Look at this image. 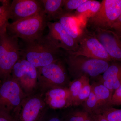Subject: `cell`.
Returning <instances> with one entry per match:
<instances>
[{
  "mask_svg": "<svg viewBox=\"0 0 121 121\" xmlns=\"http://www.w3.org/2000/svg\"><path fill=\"white\" fill-rule=\"evenodd\" d=\"M21 57L37 69L63 58L65 52L47 35H43L31 41L24 42L23 47L21 48Z\"/></svg>",
  "mask_w": 121,
  "mask_h": 121,
  "instance_id": "1",
  "label": "cell"
},
{
  "mask_svg": "<svg viewBox=\"0 0 121 121\" xmlns=\"http://www.w3.org/2000/svg\"><path fill=\"white\" fill-rule=\"evenodd\" d=\"M63 59L69 75L73 79L83 76L95 78L105 71L111 62L75 55L65 51Z\"/></svg>",
  "mask_w": 121,
  "mask_h": 121,
  "instance_id": "2",
  "label": "cell"
},
{
  "mask_svg": "<svg viewBox=\"0 0 121 121\" xmlns=\"http://www.w3.org/2000/svg\"><path fill=\"white\" fill-rule=\"evenodd\" d=\"M48 22L44 10L35 16L9 23L7 32L23 42L30 41L43 35Z\"/></svg>",
  "mask_w": 121,
  "mask_h": 121,
  "instance_id": "3",
  "label": "cell"
},
{
  "mask_svg": "<svg viewBox=\"0 0 121 121\" xmlns=\"http://www.w3.org/2000/svg\"><path fill=\"white\" fill-rule=\"evenodd\" d=\"M37 71L38 89L41 93L52 88L68 87L71 82L63 58L37 68Z\"/></svg>",
  "mask_w": 121,
  "mask_h": 121,
  "instance_id": "4",
  "label": "cell"
},
{
  "mask_svg": "<svg viewBox=\"0 0 121 121\" xmlns=\"http://www.w3.org/2000/svg\"><path fill=\"white\" fill-rule=\"evenodd\" d=\"M21 56L19 39L9 35L7 30L0 33V79L11 75L13 66Z\"/></svg>",
  "mask_w": 121,
  "mask_h": 121,
  "instance_id": "5",
  "label": "cell"
},
{
  "mask_svg": "<svg viewBox=\"0 0 121 121\" xmlns=\"http://www.w3.org/2000/svg\"><path fill=\"white\" fill-rule=\"evenodd\" d=\"M121 14V0H103L95 15L87 18L84 25L90 30H110Z\"/></svg>",
  "mask_w": 121,
  "mask_h": 121,
  "instance_id": "6",
  "label": "cell"
},
{
  "mask_svg": "<svg viewBox=\"0 0 121 121\" xmlns=\"http://www.w3.org/2000/svg\"><path fill=\"white\" fill-rule=\"evenodd\" d=\"M48 107L40 92L27 96L11 115L14 121H41Z\"/></svg>",
  "mask_w": 121,
  "mask_h": 121,
  "instance_id": "7",
  "label": "cell"
},
{
  "mask_svg": "<svg viewBox=\"0 0 121 121\" xmlns=\"http://www.w3.org/2000/svg\"><path fill=\"white\" fill-rule=\"evenodd\" d=\"M78 43V48L76 51L68 52L75 55L83 56L107 62H113L97 38L94 32L87 28L85 25Z\"/></svg>",
  "mask_w": 121,
  "mask_h": 121,
  "instance_id": "8",
  "label": "cell"
},
{
  "mask_svg": "<svg viewBox=\"0 0 121 121\" xmlns=\"http://www.w3.org/2000/svg\"><path fill=\"white\" fill-rule=\"evenodd\" d=\"M11 76L27 96L37 93L39 90L37 69L25 59L21 57L15 64Z\"/></svg>",
  "mask_w": 121,
  "mask_h": 121,
  "instance_id": "9",
  "label": "cell"
},
{
  "mask_svg": "<svg viewBox=\"0 0 121 121\" xmlns=\"http://www.w3.org/2000/svg\"><path fill=\"white\" fill-rule=\"evenodd\" d=\"M27 96L10 75L0 87V111L11 116Z\"/></svg>",
  "mask_w": 121,
  "mask_h": 121,
  "instance_id": "10",
  "label": "cell"
},
{
  "mask_svg": "<svg viewBox=\"0 0 121 121\" xmlns=\"http://www.w3.org/2000/svg\"><path fill=\"white\" fill-rule=\"evenodd\" d=\"M44 10L41 0H13L9 10V19L12 22H15L37 15Z\"/></svg>",
  "mask_w": 121,
  "mask_h": 121,
  "instance_id": "11",
  "label": "cell"
},
{
  "mask_svg": "<svg viewBox=\"0 0 121 121\" xmlns=\"http://www.w3.org/2000/svg\"><path fill=\"white\" fill-rule=\"evenodd\" d=\"M47 27L49 29L48 36L58 47L68 52L77 51L78 42L68 33L58 21L48 22Z\"/></svg>",
  "mask_w": 121,
  "mask_h": 121,
  "instance_id": "12",
  "label": "cell"
},
{
  "mask_svg": "<svg viewBox=\"0 0 121 121\" xmlns=\"http://www.w3.org/2000/svg\"><path fill=\"white\" fill-rule=\"evenodd\" d=\"M93 31L113 61L121 62V37L111 29H98Z\"/></svg>",
  "mask_w": 121,
  "mask_h": 121,
  "instance_id": "13",
  "label": "cell"
},
{
  "mask_svg": "<svg viewBox=\"0 0 121 121\" xmlns=\"http://www.w3.org/2000/svg\"><path fill=\"white\" fill-rule=\"evenodd\" d=\"M42 94L45 103L51 109H59L71 106L68 87L52 88Z\"/></svg>",
  "mask_w": 121,
  "mask_h": 121,
  "instance_id": "14",
  "label": "cell"
},
{
  "mask_svg": "<svg viewBox=\"0 0 121 121\" xmlns=\"http://www.w3.org/2000/svg\"><path fill=\"white\" fill-rule=\"evenodd\" d=\"M59 20L68 33L78 43L84 26V23L73 13H64Z\"/></svg>",
  "mask_w": 121,
  "mask_h": 121,
  "instance_id": "15",
  "label": "cell"
},
{
  "mask_svg": "<svg viewBox=\"0 0 121 121\" xmlns=\"http://www.w3.org/2000/svg\"><path fill=\"white\" fill-rule=\"evenodd\" d=\"M97 101V114H101L104 110L111 107V99L113 93L103 84L95 81L91 84Z\"/></svg>",
  "mask_w": 121,
  "mask_h": 121,
  "instance_id": "16",
  "label": "cell"
},
{
  "mask_svg": "<svg viewBox=\"0 0 121 121\" xmlns=\"http://www.w3.org/2000/svg\"><path fill=\"white\" fill-rule=\"evenodd\" d=\"M44 12L49 22L59 20L64 13L63 0H41Z\"/></svg>",
  "mask_w": 121,
  "mask_h": 121,
  "instance_id": "17",
  "label": "cell"
},
{
  "mask_svg": "<svg viewBox=\"0 0 121 121\" xmlns=\"http://www.w3.org/2000/svg\"><path fill=\"white\" fill-rule=\"evenodd\" d=\"M101 6V2L99 1L95 0H87L73 13L78 19H80V17H82L81 18H82L84 21L87 17L95 15L99 10Z\"/></svg>",
  "mask_w": 121,
  "mask_h": 121,
  "instance_id": "18",
  "label": "cell"
},
{
  "mask_svg": "<svg viewBox=\"0 0 121 121\" xmlns=\"http://www.w3.org/2000/svg\"><path fill=\"white\" fill-rule=\"evenodd\" d=\"M90 78L86 76H83L71 81L68 85V88L70 95L71 106L73 104L76 99L80 92L81 89L84 84Z\"/></svg>",
  "mask_w": 121,
  "mask_h": 121,
  "instance_id": "19",
  "label": "cell"
},
{
  "mask_svg": "<svg viewBox=\"0 0 121 121\" xmlns=\"http://www.w3.org/2000/svg\"><path fill=\"white\" fill-rule=\"evenodd\" d=\"M121 73V62L113 61L103 73L95 78L98 82H101L116 77Z\"/></svg>",
  "mask_w": 121,
  "mask_h": 121,
  "instance_id": "20",
  "label": "cell"
},
{
  "mask_svg": "<svg viewBox=\"0 0 121 121\" xmlns=\"http://www.w3.org/2000/svg\"><path fill=\"white\" fill-rule=\"evenodd\" d=\"M11 1L8 0H2L0 4V33L7 30L9 23V10Z\"/></svg>",
  "mask_w": 121,
  "mask_h": 121,
  "instance_id": "21",
  "label": "cell"
},
{
  "mask_svg": "<svg viewBox=\"0 0 121 121\" xmlns=\"http://www.w3.org/2000/svg\"><path fill=\"white\" fill-rule=\"evenodd\" d=\"M82 105L83 110L91 115L97 114V101L92 89L89 97Z\"/></svg>",
  "mask_w": 121,
  "mask_h": 121,
  "instance_id": "22",
  "label": "cell"
},
{
  "mask_svg": "<svg viewBox=\"0 0 121 121\" xmlns=\"http://www.w3.org/2000/svg\"><path fill=\"white\" fill-rule=\"evenodd\" d=\"M63 120V121H93L91 115L83 110L70 112L66 115Z\"/></svg>",
  "mask_w": 121,
  "mask_h": 121,
  "instance_id": "23",
  "label": "cell"
},
{
  "mask_svg": "<svg viewBox=\"0 0 121 121\" xmlns=\"http://www.w3.org/2000/svg\"><path fill=\"white\" fill-rule=\"evenodd\" d=\"M91 85L90 84V80L84 84L80 92L76 99L73 106L82 105L89 97L91 91Z\"/></svg>",
  "mask_w": 121,
  "mask_h": 121,
  "instance_id": "24",
  "label": "cell"
},
{
  "mask_svg": "<svg viewBox=\"0 0 121 121\" xmlns=\"http://www.w3.org/2000/svg\"><path fill=\"white\" fill-rule=\"evenodd\" d=\"M101 114L108 121H121V109L111 107L104 110Z\"/></svg>",
  "mask_w": 121,
  "mask_h": 121,
  "instance_id": "25",
  "label": "cell"
},
{
  "mask_svg": "<svg viewBox=\"0 0 121 121\" xmlns=\"http://www.w3.org/2000/svg\"><path fill=\"white\" fill-rule=\"evenodd\" d=\"M87 0H63V9L65 13H73Z\"/></svg>",
  "mask_w": 121,
  "mask_h": 121,
  "instance_id": "26",
  "label": "cell"
},
{
  "mask_svg": "<svg viewBox=\"0 0 121 121\" xmlns=\"http://www.w3.org/2000/svg\"><path fill=\"white\" fill-rule=\"evenodd\" d=\"M99 83L114 93L115 91L118 89L121 84V73L114 78Z\"/></svg>",
  "mask_w": 121,
  "mask_h": 121,
  "instance_id": "27",
  "label": "cell"
},
{
  "mask_svg": "<svg viewBox=\"0 0 121 121\" xmlns=\"http://www.w3.org/2000/svg\"><path fill=\"white\" fill-rule=\"evenodd\" d=\"M121 105V84L114 92L111 103V107Z\"/></svg>",
  "mask_w": 121,
  "mask_h": 121,
  "instance_id": "28",
  "label": "cell"
},
{
  "mask_svg": "<svg viewBox=\"0 0 121 121\" xmlns=\"http://www.w3.org/2000/svg\"><path fill=\"white\" fill-rule=\"evenodd\" d=\"M111 30L113 31L121 38V14Z\"/></svg>",
  "mask_w": 121,
  "mask_h": 121,
  "instance_id": "29",
  "label": "cell"
},
{
  "mask_svg": "<svg viewBox=\"0 0 121 121\" xmlns=\"http://www.w3.org/2000/svg\"><path fill=\"white\" fill-rule=\"evenodd\" d=\"M0 121H14L10 115L0 111Z\"/></svg>",
  "mask_w": 121,
  "mask_h": 121,
  "instance_id": "30",
  "label": "cell"
},
{
  "mask_svg": "<svg viewBox=\"0 0 121 121\" xmlns=\"http://www.w3.org/2000/svg\"><path fill=\"white\" fill-rule=\"evenodd\" d=\"M93 121H108L102 114L91 115Z\"/></svg>",
  "mask_w": 121,
  "mask_h": 121,
  "instance_id": "31",
  "label": "cell"
},
{
  "mask_svg": "<svg viewBox=\"0 0 121 121\" xmlns=\"http://www.w3.org/2000/svg\"><path fill=\"white\" fill-rule=\"evenodd\" d=\"M43 121H63L62 119L56 116H52L46 119H44L43 118ZM41 121H43V120Z\"/></svg>",
  "mask_w": 121,
  "mask_h": 121,
  "instance_id": "32",
  "label": "cell"
},
{
  "mask_svg": "<svg viewBox=\"0 0 121 121\" xmlns=\"http://www.w3.org/2000/svg\"><path fill=\"white\" fill-rule=\"evenodd\" d=\"M2 80L0 79V87L1 85V83H2Z\"/></svg>",
  "mask_w": 121,
  "mask_h": 121,
  "instance_id": "33",
  "label": "cell"
},
{
  "mask_svg": "<svg viewBox=\"0 0 121 121\" xmlns=\"http://www.w3.org/2000/svg\"><path fill=\"white\" fill-rule=\"evenodd\" d=\"M2 0H0V4L1 3V2H2Z\"/></svg>",
  "mask_w": 121,
  "mask_h": 121,
  "instance_id": "34",
  "label": "cell"
}]
</instances>
